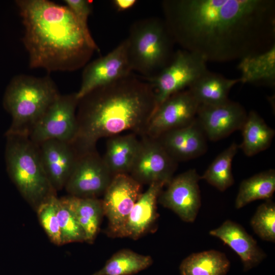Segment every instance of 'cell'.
<instances>
[{
    "label": "cell",
    "instance_id": "cell-1",
    "mask_svg": "<svg viewBox=\"0 0 275 275\" xmlns=\"http://www.w3.org/2000/svg\"><path fill=\"white\" fill-rule=\"evenodd\" d=\"M174 43L207 62L240 60L275 46L273 0H166Z\"/></svg>",
    "mask_w": 275,
    "mask_h": 275
},
{
    "label": "cell",
    "instance_id": "cell-2",
    "mask_svg": "<svg viewBox=\"0 0 275 275\" xmlns=\"http://www.w3.org/2000/svg\"><path fill=\"white\" fill-rule=\"evenodd\" d=\"M156 106L152 85L132 73L97 88L78 100L77 132L71 143L79 156L96 150L103 138L126 130L141 136Z\"/></svg>",
    "mask_w": 275,
    "mask_h": 275
},
{
    "label": "cell",
    "instance_id": "cell-3",
    "mask_svg": "<svg viewBox=\"0 0 275 275\" xmlns=\"http://www.w3.org/2000/svg\"><path fill=\"white\" fill-rule=\"evenodd\" d=\"M22 42L31 68L72 71L86 65L94 50L71 10L48 0H18Z\"/></svg>",
    "mask_w": 275,
    "mask_h": 275
},
{
    "label": "cell",
    "instance_id": "cell-4",
    "mask_svg": "<svg viewBox=\"0 0 275 275\" xmlns=\"http://www.w3.org/2000/svg\"><path fill=\"white\" fill-rule=\"evenodd\" d=\"M60 95L56 85L48 76L38 77L20 74L14 76L7 86L3 99L4 108L12 120L5 134L29 136Z\"/></svg>",
    "mask_w": 275,
    "mask_h": 275
},
{
    "label": "cell",
    "instance_id": "cell-5",
    "mask_svg": "<svg viewBox=\"0 0 275 275\" xmlns=\"http://www.w3.org/2000/svg\"><path fill=\"white\" fill-rule=\"evenodd\" d=\"M5 159L8 174L25 201L35 210L57 191L43 168L38 146L28 136L5 134Z\"/></svg>",
    "mask_w": 275,
    "mask_h": 275
},
{
    "label": "cell",
    "instance_id": "cell-6",
    "mask_svg": "<svg viewBox=\"0 0 275 275\" xmlns=\"http://www.w3.org/2000/svg\"><path fill=\"white\" fill-rule=\"evenodd\" d=\"M127 54L131 70L144 79L156 75L171 62L174 43L163 20L141 19L131 26Z\"/></svg>",
    "mask_w": 275,
    "mask_h": 275
},
{
    "label": "cell",
    "instance_id": "cell-7",
    "mask_svg": "<svg viewBox=\"0 0 275 275\" xmlns=\"http://www.w3.org/2000/svg\"><path fill=\"white\" fill-rule=\"evenodd\" d=\"M206 63L201 56L180 49L174 52L170 63L156 75L145 79L153 88L156 109L172 95L188 89L208 70Z\"/></svg>",
    "mask_w": 275,
    "mask_h": 275
},
{
    "label": "cell",
    "instance_id": "cell-8",
    "mask_svg": "<svg viewBox=\"0 0 275 275\" xmlns=\"http://www.w3.org/2000/svg\"><path fill=\"white\" fill-rule=\"evenodd\" d=\"M76 93L60 96L37 122L29 138L38 145L48 140L71 143L77 132Z\"/></svg>",
    "mask_w": 275,
    "mask_h": 275
},
{
    "label": "cell",
    "instance_id": "cell-9",
    "mask_svg": "<svg viewBox=\"0 0 275 275\" xmlns=\"http://www.w3.org/2000/svg\"><path fill=\"white\" fill-rule=\"evenodd\" d=\"M129 175L142 184L156 182L166 186L173 178L178 162L167 153L156 138L143 135Z\"/></svg>",
    "mask_w": 275,
    "mask_h": 275
},
{
    "label": "cell",
    "instance_id": "cell-10",
    "mask_svg": "<svg viewBox=\"0 0 275 275\" xmlns=\"http://www.w3.org/2000/svg\"><path fill=\"white\" fill-rule=\"evenodd\" d=\"M142 194V185L129 174L113 176L101 200L108 235L115 237Z\"/></svg>",
    "mask_w": 275,
    "mask_h": 275
},
{
    "label": "cell",
    "instance_id": "cell-11",
    "mask_svg": "<svg viewBox=\"0 0 275 275\" xmlns=\"http://www.w3.org/2000/svg\"><path fill=\"white\" fill-rule=\"evenodd\" d=\"M113 177L96 149L78 156L64 187L70 196L97 198L104 194Z\"/></svg>",
    "mask_w": 275,
    "mask_h": 275
},
{
    "label": "cell",
    "instance_id": "cell-12",
    "mask_svg": "<svg viewBox=\"0 0 275 275\" xmlns=\"http://www.w3.org/2000/svg\"><path fill=\"white\" fill-rule=\"evenodd\" d=\"M199 106L188 89L172 95L155 109L143 135L157 138L167 131L189 125L196 118Z\"/></svg>",
    "mask_w": 275,
    "mask_h": 275
},
{
    "label": "cell",
    "instance_id": "cell-13",
    "mask_svg": "<svg viewBox=\"0 0 275 275\" xmlns=\"http://www.w3.org/2000/svg\"><path fill=\"white\" fill-rule=\"evenodd\" d=\"M132 73L127 54L126 39L104 56L87 64L84 69L78 99L93 90L115 82Z\"/></svg>",
    "mask_w": 275,
    "mask_h": 275
},
{
    "label": "cell",
    "instance_id": "cell-14",
    "mask_svg": "<svg viewBox=\"0 0 275 275\" xmlns=\"http://www.w3.org/2000/svg\"><path fill=\"white\" fill-rule=\"evenodd\" d=\"M201 176L196 169H189L173 177L162 190L158 202L171 209L182 221L194 222L201 204L199 181Z\"/></svg>",
    "mask_w": 275,
    "mask_h": 275
},
{
    "label": "cell",
    "instance_id": "cell-15",
    "mask_svg": "<svg viewBox=\"0 0 275 275\" xmlns=\"http://www.w3.org/2000/svg\"><path fill=\"white\" fill-rule=\"evenodd\" d=\"M247 115L241 104L229 99L217 105L199 104L196 120L207 139L217 141L241 130Z\"/></svg>",
    "mask_w": 275,
    "mask_h": 275
},
{
    "label": "cell",
    "instance_id": "cell-16",
    "mask_svg": "<svg viewBox=\"0 0 275 275\" xmlns=\"http://www.w3.org/2000/svg\"><path fill=\"white\" fill-rule=\"evenodd\" d=\"M46 174L56 191L65 187L78 155L71 143L48 140L37 145Z\"/></svg>",
    "mask_w": 275,
    "mask_h": 275
},
{
    "label": "cell",
    "instance_id": "cell-17",
    "mask_svg": "<svg viewBox=\"0 0 275 275\" xmlns=\"http://www.w3.org/2000/svg\"><path fill=\"white\" fill-rule=\"evenodd\" d=\"M156 139L177 162L200 157L208 148V139L196 118L189 125L167 131Z\"/></svg>",
    "mask_w": 275,
    "mask_h": 275
},
{
    "label": "cell",
    "instance_id": "cell-18",
    "mask_svg": "<svg viewBox=\"0 0 275 275\" xmlns=\"http://www.w3.org/2000/svg\"><path fill=\"white\" fill-rule=\"evenodd\" d=\"M166 184L151 183L134 205L122 229L115 237H128L136 240L149 230L157 219V202Z\"/></svg>",
    "mask_w": 275,
    "mask_h": 275
},
{
    "label": "cell",
    "instance_id": "cell-19",
    "mask_svg": "<svg viewBox=\"0 0 275 275\" xmlns=\"http://www.w3.org/2000/svg\"><path fill=\"white\" fill-rule=\"evenodd\" d=\"M209 234L219 238L238 255L244 271L255 267L266 257L255 239L241 225L230 220L210 230Z\"/></svg>",
    "mask_w": 275,
    "mask_h": 275
},
{
    "label": "cell",
    "instance_id": "cell-20",
    "mask_svg": "<svg viewBox=\"0 0 275 275\" xmlns=\"http://www.w3.org/2000/svg\"><path fill=\"white\" fill-rule=\"evenodd\" d=\"M136 134L116 135L109 137L102 157L112 175L129 174L140 146Z\"/></svg>",
    "mask_w": 275,
    "mask_h": 275
},
{
    "label": "cell",
    "instance_id": "cell-21",
    "mask_svg": "<svg viewBox=\"0 0 275 275\" xmlns=\"http://www.w3.org/2000/svg\"><path fill=\"white\" fill-rule=\"evenodd\" d=\"M238 82L239 78H227L207 70L187 89L199 104L213 105L229 100L230 90Z\"/></svg>",
    "mask_w": 275,
    "mask_h": 275
},
{
    "label": "cell",
    "instance_id": "cell-22",
    "mask_svg": "<svg viewBox=\"0 0 275 275\" xmlns=\"http://www.w3.org/2000/svg\"><path fill=\"white\" fill-rule=\"evenodd\" d=\"M240 82L273 86L275 84V46L239 60Z\"/></svg>",
    "mask_w": 275,
    "mask_h": 275
},
{
    "label": "cell",
    "instance_id": "cell-23",
    "mask_svg": "<svg viewBox=\"0 0 275 275\" xmlns=\"http://www.w3.org/2000/svg\"><path fill=\"white\" fill-rule=\"evenodd\" d=\"M62 199L82 229L86 241L92 243L97 236L104 215L101 200L70 195Z\"/></svg>",
    "mask_w": 275,
    "mask_h": 275
},
{
    "label": "cell",
    "instance_id": "cell-24",
    "mask_svg": "<svg viewBox=\"0 0 275 275\" xmlns=\"http://www.w3.org/2000/svg\"><path fill=\"white\" fill-rule=\"evenodd\" d=\"M241 130L242 141L239 148L248 156H254L269 148L275 134L274 129L254 111L248 113Z\"/></svg>",
    "mask_w": 275,
    "mask_h": 275
},
{
    "label": "cell",
    "instance_id": "cell-25",
    "mask_svg": "<svg viewBox=\"0 0 275 275\" xmlns=\"http://www.w3.org/2000/svg\"><path fill=\"white\" fill-rule=\"evenodd\" d=\"M230 262L226 255L211 250L190 254L181 262L180 275H226Z\"/></svg>",
    "mask_w": 275,
    "mask_h": 275
},
{
    "label": "cell",
    "instance_id": "cell-26",
    "mask_svg": "<svg viewBox=\"0 0 275 275\" xmlns=\"http://www.w3.org/2000/svg\"><path fill=\"white\" fill-rule=\"evenodd\" d=\"M274 191V170L256 174L241 182L235 200V207L240 209L256 200L270 199Z\"/></svg>",
    "mask_w": 275,
    "mask_h": 275
},
{
    "label": "cell",
    "instance_id": "cell-27",
    "mask_svg": "<svg viewBox=\"0 0 275 275\" xmlns=\"http://www.w3.org/2000/svg\"><path fill=\"white\" fill-rule=\"evenodd\" d=\"M152 263L150 256L122 249L115 253L101 268L90 275H133L147 269Z\"/></svg>",
    "mask_w": 275,
    "mask_h": 275
},
{
    "label": "cell",
    "instance_id": "cell-28",
    "mask_svg": "<svg viewBox=\"0 0 275 275\" xmlns=\"http://www.w3.org/2000/svg\"><path fill=\"white\" fill-rule=\"evenodd\" d=\"M239 149L238 145L232 143L215 158L201 176V179L205 180L221 191L231 186L234 183L232 163Z\"/></svg>",
    "mask_w": 275,
    "mask_h": 275
},
{
    "label": "cell",
    "instance_id": "cell-29",
    "mask_svg": "<svg viewBox=\"0 0 275 275\" xmlns=\"http://www.w3.org/2000/svg\"><path fill=\"white\" fill-rule=\"evenodd\" d=\"M254 232L262 239L275 241V204L270 199L260 205L251 220Z\"/></svg>",
    "mask_w": 275,
    "mask_h": 275
},
{
    "label": "cell",
    "instance_id": "cell-30",
    "mask_svg": "<svg viewBox=\"0 0 275 275\" xmlns=\"http://www.w3.org/2000/svg\"><path fill=\"white\" fill-rule=\"evenodd\" d=\"M57 216L62 244L86 241L82 229L62 198L57 200Z\"/></svg>",
    "mask_w": 275,
    "mask_h": 275
},
{
    "label": "cell",
    "instance_id": "cell-31",
    "mask_svg": "<svg viewBox=\"0 0 275 275\" xmlns=\"http://www.w3.org/2000/svg\"><path fill=\"white\" fill-rule=\"evenodd\" d=\"M53 196L41 204L36 209L39 221L50 241L56 245H62L57 216V200Z\"/></svg>",
    "mask_w": 275,
    "mask_h": 275
},
{
    "label": "cell",
    "instance_id": "cell-32",
    "mask_svg": "<svg viewBox=\"0 0 275 275\" xmlns=\"http://www.w3.org/2000/svg\"><path fill=\"white\" fill-rule=\"evenodd\" d=\"M64 2L74 14L88 45L94 51L99 52L100 49L92 38L88 25V17L92 10L91 3L87 0H65Z\"/></svg>",
    "mask_w": 275,
    "mask_h": 275
},
{
    "label": "cell",
    "instance_id": "cell-33",
    "mask_svg": "<svg viewBox=\"0 0 275 275\" xmlns=\"http://www.w3.org/2000/svg\"><path fill=\"white\" fill-rule=\"evenodd\" d=\"M135 0H115L113 1L114 7L119 11L127 10L136 3Z\"/></svg>",
    "mask_w": 275,
    "mask_h": 275
}]
</instances>
